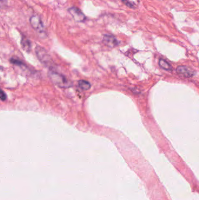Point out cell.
Listing matches in <instances>:
<instances>
[{
  "instance_id": "1",
  "label": "cell",
  "mask_w": 199,
  "mask_h": 200,
  "mask_svg": "<svg viewBox=\"0 0 199 200\" xmlns=\"http://www.w3.org/2000/svg\"><path fill=\"white\" fill-rule=\"evenodd\" d=\"M48 75L52 81L59 87L68 88L71 86V83L65 76L58 72L50 70Z\"/></svg>"
},
{
  "instance_id": "2",
  "label": "cell",
  "mask_w": 199,
  "mask_h": 200,
  "mask_svg": "<svg viewBox=\"0 0 199 200\" xmlns=\"http://www.w3.org/2000/svg\"><path fill=\"white\" fill-rule=\"evenodd\" d=\"M35 52L38 59L42 62V63H43L44 66L52 68L54 65V63L52 57L44 47L37 45L36 47Z\"/></svg>"
},
{
  "instance_id": "3",
  "label": "cell",
  "mask_w": 199,
  "mask_h": 200,
  "mask_svg": "<svg viewBox=\"0 0 199 200\" xmlns=\"http://www.w3.org/2000/svg\"><path fill=\"white\" fill-rule=\"evenodd\" d=\"M30 23L33 29L42 36L44 33V27L41 18L36 15H33L30 18Z\"/></svg>"
},
{
  "instance_id": "4",
  "label": "cell",
  "mask_w": 199,
  "mask_h": 200,
  "mask_svg": "<svg viewBox=\"0 0 199 200\" xmlns=\"http://www.w3.org/2000/svg\"><path fill=\"white\" fill-rule=\"evenodd\" d=\"M68 12L76 22H84L87 19L86 16L82 11L76 7H73L69 8Z\"/></svg>"
},
{
  "instance_id": "5",
  "label": "cell",
  "mask_w": 199,
  "mask_h": 200,
  "mask_svg": "<svg viewBox=\"0 0 199 200\" xmlns=\"http://www.w3.org/2000/svg\"><path fill=\"white\" fill-rule=\"evenodd\" d=\"M102 42L105 45L111 48L116 47L119 44L117 39L113 35L108 34L103 35Z\"/></svg>"
},
{
  "instance_id": "6",
  "label": "cell",
  "mask_w": 199,
  "mask_h": 200,
  "mask_svg": "<svg viewBox=\"0 0 199 200\" xmlns=\"http://www.w3.org/2000/svg\"><path fill=\"white\" fill-rule=\"evenodd\" d=\"M177 72L179 76L185 77H192L194 76V71L188 67L179 66L177 68Z\"/></svg>"
},
{
  "instance_id": "7",
  "label": "cell",
  "mask_w": 199,
  "mask_h": 200,
  "mask_svg": "<svg viewBox=\"0 0 199 200\" xmlns=\"http://www.w3.org/2000/svg\"><path fill=\"white\" fill-rule=\"evenodd\" d=\"M21 46L23 50L27 52H29L31 50V42L29 39L25 36H23L21 39Z\"/></svg>"
},
{
  "instance_id": "8",
  "label": "cell",
  "mask_w": 199,
  "mask_h": 200,
  "mask_svg": "<svg viewBox=\"0 0 199 200\" xmlns=\"http://www.w3.org/2000/svg\"><path fill=\"white\" fill-rule=\"evenodd\" d=\"M78 85L80 89H82L83 90H85V91L88 90L91 87V83L89 81H87L86 80H83L78 81Z\"/></svg>"
},
{
  "instance_id": "9",
  "label": "cell",
  "mask_w": 199,
  "mask_h": 200,
  "mask_svg": "<svg viewBox=\"0 0 199 200\" xmlns=\"http://www.w3.org/2000/svg\"><path fill=\"white\" fill-rule=\"evenodd\" d=\"M159 65L160 67H161L162 69L165 70H167V71H170L172 69V67L171 66V65L168 63L166 60H165L164 59H160L159 60Z\"/></svg>"
},
{
  "instance_id": "10",
  "label": "cell",
  "mask_w": 199,
  "mask_h": 200,
  "mask_svg": "<svg viewBox=\"0 0 199 200\" xmlns=\"http://www.w3.org/2000/svg\"><path fill=\"white\" fill-rule=\"evenodd\" d=\"M122 2L125 5H126L127 7H128L129 8H135V4L132 2V1H130L129 0H122Z\"/></svg>"
},
{
  "instance_id": "11",
  "label": "cell",
  "mask_w": 199,
  "mask_h": 200,
  "mask_svg": "<svg viewBox=\"0 0 199 200\" xmlns=\"http://www.w3.org/2000/svg\"><path fill=\"white\" fill-rule=\"evenodd\" d=\"M1 100L2 101H5L7 99V95L3 91V90H1V95H0Z\"/></svg>"
}]
</instances>
